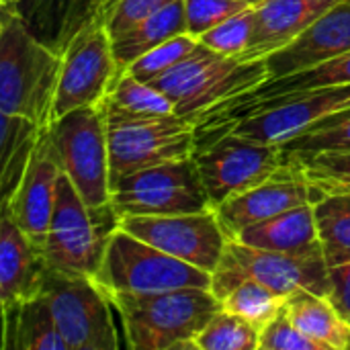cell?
Masks as SVG:
<instances>
[{"mask_svg":"<svg viewBox=\"0 0 350 350\" xmlns=\"http://www.w3.org/2000/svg\"><path fill=\"white\" fill-rule=\"evenodd\" d=\"M43 129L27 117L0 113V209L14 197Z\"/></svg>","mask_w":350,"mask_h":350,"instance_id":"7402d4cb","label":"cell"},{"mask_svg":"<svg viewBox=\"0 0 350 350\" xmlns=\"http://www.w3.org/2000/svg\"><path fill=\"white\" fill-rule=\"evenodd\" d=\"M340 0H265L256 4L252 43L244 59H265L289 45Z\"/></svg>","mask_w":350,"mask_h":350,"instance_id":"d6986e66","label":"cell"},{"mask_svg":"<svg viewBox=\"0 0 350 350\" xmlns=\"http://www.w3.org/2000/svg\"><path fill=\"white\" fill-rule=\"evenodd\" d=\"M107 103L129 111V113H144V115H176L174 103L154 88L150 82H144L135 78L129 70H125L115 86L111 88L109 96L105 98Z\"/></svg>","mask_w":350,"mask_h":350,"instance_id":"f546056e","label":"cell"},{"mask_svg":"<svg viewBox=\"0 0 350 350\" xmlns=\"http://www.w3.org/2000/svg\"><path fill=\"white\" fill-rule=\"evenodd\" d=\"M312 185L328 193H350V152L299 158Z\"/></svg>","mask_w":350,"mask_h":350,"instance_id":"d6a6232c","label":"cell"},{"mask_svg":"<svg viewBox=\"0 0 350 350\" xmlns=\"http://www.w3.org/2000/svg\"><path fill=\"white\" fill-rule=\"evenodd\" d=\"M314 213L328 269L350 262V193H328Z\"/></svg>","mask_w":350,"mask_h":350,"instance_id":"484cf974","label":"cell"},{"mask_svg":"<svg viewBox=\"0 0 350 350\" xmlns=\"http://www.w3.org/2000/svg\"><path fill=\"white\" fill-rule=\"evenodd\" d=\"M221 301L226 312H232L246 322H250L256 330H265L287 306V297L271 291L269 287L256 281H244L234 287Z\"/></svg>","mask_w":350,"mask_h":350,"instance_id":"83f0119b","label":"cell"},{"mask_svg":"<svg viewBox=\"0 0 350 350\" xmlns=\"http://www.w3.org/2000/svg\"><path fill=\"white\" fill-rule=\"evenodd\" d=\"M283 152L293 158L350 152V105L322 117L304 133L283 144Z\"/></svg>","mask_w":350,"mask_h":350,"instance_id":"4316f807","label":"cell"},{"mask_svg":"<svg viewBox=\"0 0 350 350\" xmlns=\"http://www.w3.org/2000/svg\"><path fill=\"white\" fill-rule=\"evenodd\" d=\"M4 350H68L47 301L37 295L2 310Z\"/></svg>","mask_w":350,"mask_h":350,"instance_id":"44dd1931","label":"cell"},{"mask_svg":"<svg viewBox=\"0 0 350 350\" xmlns=\"http://www.w3.org/2000/svg\"><path fill=\"white\" fill-rule=\"evenodd\" d=\"M254 21H256V6H248L242 12L219 23L217 27L209 29L199 39L203 45H207L217 53L242 57L252 43Z\"/></svg>","mask_w":350,"mask_h":350,"instance_id":"1f68e13d","label":"cell"},{"mask_svg":"<svg viewBox=\"0 0 350 350\" xmlns=\"http://www.w3.org/2000/svg\"><path fill=\"white\" fill-rule=\"evenodd\" d=\"M62 168L51 152L47 133L43 129L31 164L6 207L0 211L8 213L14 224L25 232V236L43 250L47 232L51 226V215L55 207V189Z\"/></svg>","mask_w":350,"mask_h":350,"instance_id":"9a60e30c","label":"cell"},{"mask_svg":"<svg viewBox=\"0 0 350 350\" xmlns=\"http://www.w3.org/2000/svg\"><path fill=\"white\" fill-rule=\"evenodd\" d=\"M230 240L254 248L289 252V254H308V252L322 250L314 203H306L289 211H283L275 217H269L265 221L252 224Z\"/></svg>","mask_w":350,"mask_h":350,"instance_id":"ffe728a7","label":"cell"},{"mask_svg":"<svg viewBox=\"0 0 350 350\" xmlns=\"http://www.w3.org/2000/svg\"><path fill=\"white\" fill-rule=\"evenodd\" d=\"M295 326L316 340L322 350H350V322H347L326 295L297 291L285 306Z\"/></svg>","mask_w":350,"mask_h":350,"instance_id":"603a6c76","label":"cell"},{"mask_svg":"<svg viewBox=\"0 0 350 350\" xmlns=\"http://www.w3.org/2000/svg\"><path fill=\"white\" fill-rule=\"evenodd\" d=\"M119 78L113 41L103 21L84 27L62 53V72L51 121L90 105L103 103Z\"/></svg>","mask_w":350,"mask_h":350,"instance_id":"7c38bea8","label":"cell"},{"mask_svg":"<svg viewBox=\"0 0 350 350\" xmlns=\"http://www.w3.org/2000/svg\"><path fill=\"white\" fill-rule=\"evenodd\" d=\"M119 226L121 217L113 203L88 205L62 172L55 189L51 226L43 244L47 267L94 277Z\"/></svg>","mask_w":350,"mask_h":350,"instance_id":"277c9868","label":"cell"},{"mask_svg":"<svg viewBox=\"0 0 350 350\" xmlns=\"http://www.w3.org/2000/svg\"><path fill=\"white\" fill-rule=\"evenodd\" d=\"M269 80L265 59L224 55L199 45L187 59L152 80L176 107V115L199 119L209 109L244 94Z\"/></svg>","mask_w":350,"mask_h":350,"instance_id":"3957f363","label":"cell"},{"mask_svg":"<svg viewBox=\"0 0 350 350\" xmlns=\"http://www.w3.org/2000/svg\"><path fill=\"white\" fill-rule=\"evenodd\" d=\"M111 203L119 217L201 213L213 209L193 156L115 178L111 183Z\"/></svg>","mask_w":350,"mask_h":350,"instance_id":"9c48e42d","label":"cell"},{"mask_svg":"<svg viewBox=\"0 0 350 350\" xmlns=\"http://www.w3.org/2000/svg\"><path fill=\"white\" fill-rule=\"evenodd\" d=\"M107 111L111 183L123 174L170 160L191 158L197 121L183 115H144L103 100Z\"/></svg>","mask_w":350,"mask_h":350,"instance_id":"5b68a950","label":"cell"},{"mask_svg":"<svg viewBox=\"0 0 350 350\" xmlns=\"http://www.w3.org/2000/svg\"><path fill=\"white\" fill-rule=\"evenodd\" d=\"M103 293H160L174 289H211V273L170 256L125 232L121 226L109 242L100 269L92 277Z\"/></svg>","mask_w":350,"mask_h":350,"instance_id":"52a82bcc","label":"cell"},{"mask_svg":"<svg viewBox=\"0 0 350 350\" xmlns=\"http://www.w3.org/2000/svg\"><path fill=\"white\" fill-rule=\"evenodd\" d=\"M258 350H322L316 340L304 334L283 310L262 332Z\"/></svg>","mask_w":350,"mask_h":350,"instance_id":"e575fe53","label":"cell"},{"mask_svg":"<svg viewBox=\"0 0 350 350\" xmlns=\"http://www.w3.org/2000/svg\"><path fill=\"white\" fill-rule=\"evenodd\" d=\"M62 172L92 205L111 203V162L107 111L103 103L70 111L45 127Z\"/></svg>","mask_w":350,"mask_h":350,"instance_id":"8992f818","label":"cell"},{"mask_svg":"<svg viewBox=\"0 0 350 350\" xmlns=\"http://www.w3.org/2000/svg\"><path fill=\"white\" fill-rule=\"evenodd\" d=\"M350 51V0H340L289 45L265 57L269 78L289 76Z\"/></svg>","mask_w":350,"mask_h":350,"instance_id":"e0dca14e","label":"cell"},{"mask_svg":"<svg viewBox=\"0 0 350 350\" xmlns=\"http://www.w3.org/2000/svg\"><path fill=\"white\" fill-rule=\"evenodd\" d=\"M199 45H201V39L191 33L176 35V37L160 43L158 47L150 49L146 55L137 57L127 70L135 78H139L144 82H152V80L160 78L162 74H166L168 70H172L183 59H187Z\"/></svg>","mask_w":350,"mask_h":350,"instance_id":"4dcf8cb0","label":"cell"},{"mask_svg":"<svg viewBox=\"0 0 350 350\" xmlns=\"http://www.w3.org/2000/svg\"><path fill=\"white\" fill-rule=\"evenodd\" d=\"M47 262L14 219L0 211V301L2 310L41 293Z\"/></svg>","mask_w":350,"mask_h":350,"instance_id":"ac0fdd59","label":"cell"},{"mask_svg":"<svg viewBox=\"0 0 350 350\" xmlns=\"http://www.w3.org/2000/svg\"><path fill=\"white\" fill-rule=\"evenodd\" d=\"M119 314L123 336L133 350H195L193 342L221 310L211 289H174L160 293L109 295Z\"/></svg>","mask_w":350,"mask_h":350,"instance_id":"7a4b0ae2","label":"cell"},{"mask_svg":"<svg viewBox=\"0 0 350 350\" xmlns=\"http://www.w3.org/2000/svg\"><path fill=\"white\" fill-rule=\"evenodd\" d=\"M195 350H258L260 330L224 308L197 334Z\"/></svg>","mask_w":350,"mask_h":350,"instance_id":"f1b7e54d","label":"cell"},{"mask_svg":"<svg viewBox=\"0 0 350 350\" xmlns=\"http://www.w3.org/2000/svg\"><path fill=\"white\" fill-rule=\"evenodd\" d=\"M189 33L187 27V12H185V0H176L162 8L160 12L152 14L150 18L135 25L131 31L123 33L113 41V53L117 59L119 76L142 55H146L150 49L158 47L160 43Z\"/></svg>","mask_w":350,"mask_h":350,"instance_id":"cb8c5ba5","label":"cell"},{"mask_svg":"<svg viewBox=\"0 0 350 350\" xmlns=\"http://www.w3.org/2000/svg\"><path fill=\"white\" fill-rule=\"evenodd\" d=\"M117 4L119 0H0V6L12 8L31 33L57 53H64L84 27L107 23Z\"/></svg>","mask_w":350,"mask_h":350,"instance_id":"2e32d148","label":"cell"},{"mask_svg":"<svg viewBox=\"0 0 350 350\" xmlns=\"http://www.w3.org/2000/svg\"><path fill=\"white\" fill-rule=\"evenodd\" d=\"M345 84H350V51L330 57L322 64H316L308 70L289 74V76L269 78L256 88L244 94H238L221 105H244V103L265 100V98L283 96L291 92H306V90L332 88V86H345Z\"/></svg>","mask_w":350,"mask_h":350,"instance_id":"d4e9b609","label":"cell"},{"mask_svg":"<svg viewBox=\"0 0 350 350\" xmlns=\"http://www.w3.org/2000/svg\"><path fill=\"white\" fill-rule=\"evenodd\" d=\"M248 6L252 4H248L246 0H185L189 33L201 37L209 29L217 27L219 23L242 12Z\"/></svg>","mask_w":350,"mask_h":350,"instance_id":"836d02e7","label":"cell"},{"mask_svg":"<svg viewBox=\"0 0 350 350\" xmlns=\"http://www.w3.org/2000/svg\"><path fill=\"white\" fill-rule=\"evenodd\" d=\"M39 295L47 301L68 350H115L119 347L111 299L92 277L47 267Z\"/></svg>","mask_w":350,"mask_h":350,"instance_id":"30bf717a","label":"cell"},{"mask_svg":"<svg viewBox=\"0 0 350 350\" xmlns=\"http://www.w3.org/2000/svg\"><path fill=\"white\" fill-rule=\"evenodd\" d=\"M326 193L310 183L299 158L287 156L285 164L260 185L236 195L215 207L217 219L228 236L234 238L244 228L275 217L306 203H318Z\"/></svg>","mask_w":350,"mask_h":350,"instance_id":"5bb4252c","label":"cell"},{"mask_svg":"<svg viewBox=\"0 0 350 350\" xmlns=\"http://www.w3.org/2000/svg\"><path fill=\"white\" fill-rule=\"evenodd\" d=\"M59 72L62 53L37 39L12 8L0 6V113L47 127Z\"/></svg>","mask_w":350,"mask_h":350,"instance_id":"6da1fadb","label":"cell"},{"mask_svg":"<svg viewBox=\"0 0 350 350\" xmlns=\"http://www.w3.org/2000/svg\"><path fill=\"white\" fill-rule=\"evenodd\" d=\"M244 281H256L285 297L297 291H314L328 297L330 291L328 265L322 250L289 254L228 240L224 256L211 273V291L224 299Z\"/></svg>","mask_w":350,"mask_h":350,"instance_id":"ba28073f","label":"cell"},{"mask_svg":"<svg viewBox=\"0 0 350 350\" xmlns=\"http://www.w3.org/2000/svg\"><path fill=\"white\" fill-rule=\"evenodd\" d=\"M248 4H252V6H256V4H260V2H265V0H246Z\"/></svg>","mask_w":350,"mask_h":350,"instance_id":"74e56055","label":"cell"},{"mask_svg":"<svg viewBox=\"0 0 350 350\" xmlns=\"http://www.w3.org/2000/svg\"><path fill=\"white\" fill-rule=\"evenodd\" d=\"M193 160L201 174L211 207L260 185L287 160L283 146L262 144L234 131L195 144Z\"/></svg>","mask_w":350,"mask_h":350,"instance_id":"8fae6325","label":"cell"},{"mask_svg":"<svg viewBox=\"0 0 350 350\" xmlns=\"http://www.w3.org/2000/svg\"><path fill=\"white\" fill-rule=\"evenodd\" d=\"M172 2H176V0H119V4L115 6V10L111 12V16L105 23L111 39L121 37L123 33L131 31L135 25H139L142 21L160 12L162 8H166Z\"/></svg>","mask_w":350,"mask_h":350,"instance_id":"d590c367","label":"cell"},{"mask_svg":"<svg viewBox=\"0 0 350 350\" xmlns=\"http://www.w3.org/2000/svg\"><path fill=\"white\" fill-rule=\"evenodd\" d=\"M121 228L207 273L217 269L228 244L215 209L176 215H127L121 217Z\"/></svg>","mask_w":350,"mask_h":350,"instance_id":"4fadbf2b","label":"cell"},{"mask_svg":"<svg viewBox=\"0 0 350 350\" xmlns=\"http://www.w3.org/2000/svg\"><path fill=\"white\" fill-rule=\"evenodd\" d=\"M328 281H330V291L328 299L336 308V312L350 322V262L330 267L328 269Z\"/></svg>","mask_w":350,"mask_h":350,"instance_id":"8d00e7d4","label":"cell"}]
</instances>
